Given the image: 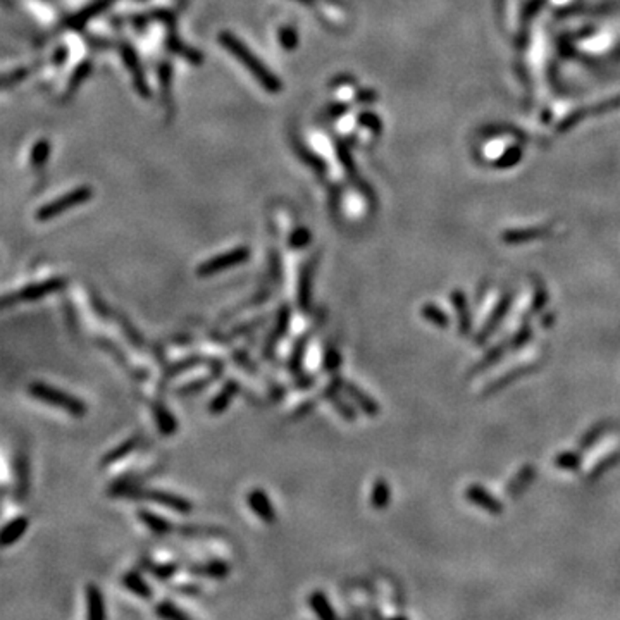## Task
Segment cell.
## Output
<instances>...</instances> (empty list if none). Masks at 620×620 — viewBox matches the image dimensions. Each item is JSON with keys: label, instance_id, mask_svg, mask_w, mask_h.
Here are the masks:
<instances>
[{"label": "cell", "instance_id": "49", "mask_svg": "<svg viewBox=\"0 0 620 620\" xmlns=\"http://www.w3.org/2000/svg\"><path fill=\"white\" fill-rule=\"evenodd\" d=\"M47 154H49V145H47L45 141H42V143L36 145L35 154H33V162H35V164H40V162L45 161Z\"/></svg>", "mask_w": 620, "mask_h": 620}, {"label": "cell", "instance_id": "28", "mask_svg": "<svg viewBox=\"0 0 620 620\" xmlns=\"http://www.w3.org/2000/svg\"><path fill=\"white\" fill-rule=\"evenodd\" d=\"M509 305H510L509 299H503L502 302L496 303L495 309L489 312V315H488V319H486V321H484V324L481 326L479 336H477V343L484 342L486 338H489V336L493 335V331H495V329L498 328L500 322H502V319L505 317L507 310H509Z\"/></svg>", "mask_w": 620, "mask_h": 620}, {"label": "cell", "instance_id": "36", "mask_svg": "<svg viewBox=\"0 0 620 620\" xmlns=\"http://www.w3.org/2000/svg\"><path fill=\"white\" fill-rule=\"evenodd\" d=\"M420 314H422V317L426 319V321L433 322L434 326H440V328H447L450 324L447 312L441 310L440 307L433 305V303H426V305L422 307V310H420Z\"/></svg>", "mask_w": 620, "mask_h": 620}, {"label": "cell", "instance_id": "46", "mask_svg": "<svg viewBox=\"0 0 620 620\" xmlns=\"http://www.w3.org/2000/svg\"><path fill=\"white\" fill-rule=\"evenodd\" d=\"M315 408V402L314 400H303L299 407L293 411V419H302V417H307L309 413L314 412Z\"/></svg>", "mask_w": 620, "mask_h": 620}, {"label": "cell", "instance_id": "6", "mask_svg": "<svg viewBox=\"0 0 620 620\" xmlns=\"http://www.w3.org/2000/svg\"><path fill=\"white\" fill-rule=\"evenodd\" d=\"M90 198H92V190H90V188L81 186L78 188V190H72L69 191V193L63 195L61 198H57V200H52L50 204L43 205L42 209L36 212V219L45 223V221H50L52 217L61 216V214H64L66 210L72 209V207L85 204V202H88Z\"/></svg>", "mask_w": 620, "mask_h": 620}, {"label": "cell", "instance_id": "39", "mask_svg": "<svg viewBox=\"0 0 620 620\" xmlns=\"http://www.w3.org/2000/svg\"><path fill=\"white\" fill-rule=\"evenodd\" d=\"M579 463H581V455L575 452L558 453L557 459H555V466L565 470H575L579 467Z\"/></svg>", "mask_w": 620, "mask_h": 620}, {"label": "cell", "instance_id": "26", "mask_svg": "<svg viewBox=\"0 0 620 620\" xmlns=\"http://www.w3.org/2000/svg\"><path fill=\"white\" fill-rule=\"evenodd\" d=\"M14 472H16V495L19 502L26 498L30 491V460L24 453H19L14 462Z\"/></svg>", "mask_w": 620, "mask_h": 620}, {"label": "cell", "instance_id": "14", "mask_svg": "<svg viewBox=\"0 0 620 620\" xmlns=\"http://www.w3.org/2000/svg\"><path fill=\"white\" fill-rule=\"evenodd\" d=\"M148 407H150L152 415H154L155 424H157L159 434L166 438L174 436L177 433L180 424H177L173 412L168 408V405L162 404L161 400H148Z\"/></svg>", "mask_w": 620, "mask_h": 620}, {"label": "cell", "instance_id": "25", "mask_svg": "<svg viewBox=\"0 0 620 620\" xmlns=\"http://www.w3.org/2000/svg\"><path fill=\"white\" fill-rule=\"evenodd\" d=\"M121 582H122V586L129 591V593L135 594V596H138V598H141V600L148 601L154 598V589H152V586L145 581L143 575H141L138 571H129V572H126V574H122Z\"/></svg>", "mask_w": 620, "mask_h": 620}, {"label": "cell", "instance_id": "40", "mask_svg": "<svg viewBox=\"0 0 620 620\" xmlns=\"http://www.w3.org/2000/svg\"><path fill=\"white\" fill-rule=\"evenodd\" d=\"M525 369H527V367H525V364L516 365V367H512V369H507V371L503 372V374L500 376L498 379H495V381H491V383H489V391L496 390V388H502L503 384H507V383H509V381L517 379L518 376L524 374Z\"/></svg>", "mask_w": 620, "mask_h": 620}, {"label": "cell", "instance_id": "34", "mask_svg": "<svg viewBox=\"0 0 620 620\" xmlns=\"http://www.w3.org/2000/svg\"><path fill=\"white\" fill-rule=\"evenodd\" d=\"M231 360H233L235 364L238 365V367L243 369V371H245L246 374L259 376V372H260L259 365H257V362L253 360L252 357H250L248 351H246V350H241V348H235V350L231 351Z\"/></svg>", "mask_w": 620, "mask_h": 620}, {"label": "cell", "instance_id": "47", "mask_svg": "<svg viewBox=\"0 0 620 620\" xmlns=\"http://www.w3.org/2000/svg\"><path fill=\"white\" fill-rule=\"evenodd\" d=\"M603 433H605V427L603 426L593 427V429H591L587 434H585V438H582V440H581V448H589L591 445H593L594 441H596L598 438H600Z\"/></svg>", "mask_w": 620, "mask_h": 620}, {"label": "cell", "instance_id": "41", "mask_svg": "<svg viewBox=\"0 0 620 620\" xmlns=\"http://www.w3.org/2000/svg\"><path fill=\"white\" fill-rule=\"evenodd\" d=\"M288 241L292 248L295 250L305 248V246L310 243V231L305 230V228H299V230L293 231V235L289 237Z\"/></svg>", "mask_w": 620, "mask_h": 620}, {"label": "cell", "instance_id": "15", "mask_svg": "<svg viewBox=\"0 0 620 620\" xmlns=\"http://www.w3.org/2000/svg\"><path fill=\"white\" fill-rule=\"evenodd\" d=\"M322 398H324L329 405H333V408H335L336 413H338L343 420H347V422H353V420H357V412H355L353 405L348 404V402L344 400V393L335 383H333V381L324 388V390H322Z\"/></svg>", "mask_w": 620, "mask_h": 620}, {"label": "cell", "instance_id": "5", "mask_svg": "<svg viewBox=\"0 0 620 620\" xmlns=\"http://www.w3.org/2000/svg\"><path fill=\"white\" fill-rule=\"evenodd\" d=\"M289 326H292V307L289 303L283 302L281 305L276 310V321L274 326L271 328V331L267 333L266 340L262 344V357L266 360H273L276 357V350H278L279 343L285 340V336L288 335Z\"/></svg>", "mask_w": 620, "mask_h": 620}, {"label": "cell", "instance_id": "16", "mask_svg": "<svg viewBox=\"0 0 620 620\" xmlns=\"http://www.w3.org/2000/svg\"><path fill=\"white\" fill-rule=\"evenodd\" d=\"M312 338V331H305L293 342L292 350H289L288 358H286V367L293 376H299L303 372V364H305V353L309 348Z\"/></svg>", "mask_w": 620, "mask_h": 620}, {"label": "cell", "instance_id": "33", "mask_svg": "<svg viewBox=\"0 0 620 620\" xmlns=\"http://www.w3.org/2000/svg\"><path fill=\"white\" fill-rule=\"evenodd\" d=\"M619 456H620V450H608L607 455L603 453L601 459L591 462L589 469H587V477H589V479H596V477L601 476L608 467H612L615 462H617Z\"/></svg>", "mask_w": 620, "mask_h": 620}, {"label": "cell", "instance_id": "31", "mask_svg": "<svg viewBox=\"0 0 620 620\" xmlns=\"http://www.w3.org/2000/svg\"><path fill=\"white\" fill-rule=\"evenodd\" d=\"M371 507H374L376 510H383L390 505L391 502V488L388 484V481L384 479H376L371 489Z\"/></svg>", "mask_w": 620, "mask_h": 620}, {"label": "cell", "instance_id": "51", "mask_svg": "<svg viewBox=\"0 0 620 620\" xmlns=\"http://www.w3.org/2000/svg\"><path fill=\"white\" fill-rule=\"evenodd\" d=\"M271 395H273L276 402H281V398L285 397V388H283V384L271 383Z\"/></svg>", "mask_w": 620, "mask_h": 620}, {"label": "cell", "instance_id": "30", "mask_svg": "<svg viewBox=\"0 0 620 620\" xmlns=\"http://www.w3.org/2000/svg\"><path fill=\"white\" fill-rule=\"evenodd\" d=\"M143 569H147L152 575H154L157 581L166 582V581H171L174 575L180 572L181 565L176 564V562H162V564H155V562H143L141 565Z\"/></svg>", "mask_w": 620, "mask_h": 620}, {"label": "cell", "instance_id": "22", "mask_svg": "<svg viewBox=\"0 0 620 620\" xmlns=\"http://www.w3.org/2000/svg\"><path fill=\"white\" fill-rule=\"evenodd\" d=\"M136 518L145 525V527L148 529V531L154 532V534H157V536L169 534V532H173V529H174L173 522L169 520V518L159 516V514L152 512V510H148V509L138 510Z\"/></svg>", "mask_w": 620, "mask_h": 620}, {"label": "cell", "instance_id": "2", "mask_svg": "<svg viewBox=\"0 0 620 620\" xmlns=\"http://www.w3.org/2000/svg\"><path fill=\"white\" fill-rule=\"evenodd\" d=\"M28 395L33 397L35 400L42 402V404L50 405L54 408H61V411H64L74 419H83L88 412V407L81 398L74 397V395L67 393L64 390H59L56 386H50L43 381H33V383L28 384Z\"/></svg>", "mask_w": 620, "mask_h": 620}, {"label": "cell", "instance_id": "24", "mask_svg": "<svg viewBox=\"0 0 620 620\" xmlns=\"http://www.w3.org/2000/svg\"><path fill=\"white\" fill-rule=\"evenodd\" d=\"M138 445H140V436H136V434L135 436L128 438V440L121 441L118 447L109 450L102 459H100V467L105 469V467H111L114 466V463L121 462V460L128 459V456L138 448Z\"/></svg>", "mask_w": 620, "mask_h": 620}, {"label": "cell", "instance_id": "42", "mask_svg": "<svg viewBox=\"0 0 620 620\" xmlns=\"http://www.w3.org/2000/svg\"><path fill=\"white\" fill-rule=\"evenodd\" d=\"M90 302H92V309L95 310V314L99 315L100 319H104V321H109V319L114 315V312L109 310V307L102 302V299H100L99 295H95V293L90 295Z\"/></svg>", "mask_w": 620, "mask_h": 620}, {"label": "cell", "instance_id": "1", "mask_svg": "<svg viewBox=\"0 0 620 620\" xmlns=\"http://www.w3.org/2000/svg\"><path fill=\"white\" fill-rule=\"evenodd\" d=\"M109 493L114 495L116 498H129L140 500V502H152L155 505L168 507L173 512L180 516H190L193 512V503L184 496L176 495V493L164 491V489H147L138 488L136 481L132 477H121L109 488Z\"/></svg>", "mask_w": 620, "mask_h": 620}, {"label": "cell", "instance_id": "45", "mask_svg": "<svg viewBox=\"0 0 620 620\" xmlns=\"http://www.w3.org/2000/svg\"><path fill=\"white\" fill-rule=\"evenodd\" d=\"M295 378L296 379H295V384H293V386H295L299 391L310 390L312 386H315V381H317V378H315L314 374H309V372H302V374L295 376Z\"/></svg>", "mask_w": 620, "mask_h": 620}, {"label": "cell", "instance_id": "27", "mask_svg": "<svg viewBox=\"0 0 620 620\" xmlns=\"http://www.w3.org/2000/svg\"><path fill=\"white\" fill-rule=\"evenodd\" d=\"M307 603H309V608L315 617H319L322 620H331V619L338 617L335 607H333V603L329 601V598L326 596L324 591H321V589L312 591L309 600H307Z\"/></svg>", "mask_w": 620, "mask_h": 620}, {"label": "cell", "instance_id": "8", "mask_svg": "<svg viewBox=\"0 0 620 620\" xmlns=\"http://www.w3.org/2000/svg\"><path fill=\"white\" fill-rule=\"evenodd\" d=\"M66 288V279L64 278H49L45 281H36L30 283V285L23 286L16 295L17 302H36V300H42L45 296L54 295L57 292H63Z\"/></svg>", "mask_w": 620, "mask_h": 620}, {"label": "cell", "instance_id": "12", "mask_svg": "<svg viewBox=\"0 0 620 620\" xmlns=\"http://www.w3.org/2000/svg\"><path fill=\"white\" fill-rule=\"evenodd\" d=\"M95 344L100 348V350H104L105 353L111 355V357L114 358V360L118 362V364L121 365V367L125 369V371L128 372V374L132 376V378L135 379V381L148 379V371H147V369H145V367H133L132 362L128 360V357H126L125 351H122L121 348L118 347V344L112 342V340L100 336V338L95 340Z\"/></svg>", "mask_w": 620, "mask_h": 620}, {"label": "cell", "instance_id": "10", "mask_svg": "<svg viewBox=\"0 0 620 620\" xmlns=\"http://www.w3.org/2000/svg\"><path fill=\"white\" fill-rule=\"evenodd\" d=\"M315 259L310 257L300 269L299 283H296V307L302 314H309L312 307V281H314Z\"/></svg>", "mask_w": 620, "mask_h": 620}, {"label": "cell", "instance_id": "38", "mask_svg": "<svg viewBox=\"0 0 620 620\" xmlns=\"http://www.w3.org/2000/svg\"><path fill=\"white\" fill-rule=\"evenodd\" d=\"M532 477H534V470H532V467H522L520 470H518V474L516 477H514L512 479V482H510L509 484V493H514V495H517V493H520L522 491V488H525V486L529 484V482H531V479Z\"/></svg>", "mask_w": 620, "mask_h": 620}, {"label": "cell", "instance_id": "21", "mask_svg": "<svg viewBox=\"0 0 620 620\" xmlns=\"http://www.w3.org/2000/svg\"><path fill=\"white\" fill-rule=\"evenodd\" d=\"M267 321H269V314L257 315V317H252V319H248V321L240 322V324L235 326V328H231L230 331L224 333V335H221L219 333V335H216V340L217 342L228 343V342H233V340L243 338V336L252 335L253 331H257L259 328L266 326Z\"/></svg>", "mask_w": 620, "mask_h": 620}, {"label": "cell", "instance_id": "11", "mask_svg": "<svg viewBox=\"0 0 620 620\" xmlns=\"http://www.w3.org/2000/svg\"><path fill=\"white\" fill-rule=\"evenodd\" d=\"M209 367H210L209 376H202V378L190 381V383L181 384L180 388H176V390H174V395H176V397H190V395H197V393H200V391H204L205 388H209L214 381L223 378L224 362L221 360V358L212 357Z\"/></svg>", "mask_w": 620, "mask_h": 620}, {"label": "cell", "instance_id": "13", "mask_svg": "<svg viewBox=\"0 0 620 620\" xmlns=\"http://www.w3.org/2000/svg\"><path fill=\"white\" fill-rule=\"evenodd\" d=\"M240 390L241 384L238 379L230 378L224 381V383L221 384V390L214 395L212 400H210L209 405H207V411H209L210 415H221V413L226 412L228 407L231 405V402L235 400V397L240 393Z\"/></svg>", "mask_w": 620, "mask_h": 620}, {"label": "cell", "instance_id": "18", "mask_svg": "<svg viewBox=\"0 0 620 620\" xmlns=\"http://www.w3.org/2000/svg\"><path fill=\"white\" fill-rule=\"evenodd\" d=\"M28 527H30V518L24 516H16L7 520L0 531V546L9 548V546L16 545L28 531Z\"/></svg>", "mask_w": 620, "mask_h": 620}, {"label": "cell", "instance_id": "37", "mask_svg": "<svg viewBox=\"0 0 620 620\" xmlns=\"http://www.w3.org/2000/svg\"><path fill=\"white\" fill-rule=\"evenodd\" d=\"M322 367L329 374H336V371L342 367V353L335 347H331V344L326 347L324 355H322Z\"/></svg>", "mask_w": 620, "mask_h": 620}, {"label": "cell", "instance_id": "23", "mask_svg": "<svg viewBox=\"0 0 620 620\" xmlns=\"http://www.w3.org/2000/svg\"><path fill=\"white\" fill-rule=\"evenodd\" d=\"M86 619L88 620H104L105 619V601L102 589L97 585H86Z\"/></svg>", "mask_w": 620, "mask_h": 620}, {"label": "cell", "instance_id": "35", "mask_svg": "<svg viewBox=\"0 0 620 620\" xmlns=\"http://www.w3.org/2000/svg\"><path fill=\"white\" fill-rule=\"evenodd\" d=\"M452 302H453V307H455V310L459 312V315H460L459 317L460 331L467 333V329L470 328V315H469V310H467L466 296H463V293L455 292L452 295Z\"/></svg>", "mask_w": 620, "mask_h": 620}, {"label": "cell", "instance_id": "43", "mask_svg": "<svg viewBox=\"0 0 620 620\" xmlns=\"http://www.w3.org/2000/svg\"><path fill=\"white\" fill-rule=\"evenodd\" d=\"M63 309H64V314H66V321H67L69 329H71L72 333H78V317H76V310H74V307H72L71 300H67V299L63 300Z\"/></svg>", "mask_w": 620, "mask_h": 620}, {"label": "cell", "instance_id": "50", "mask_svg": "<svg viewBox=\"0 0 620 620\" xmlns=\"http://www.w3.org/2000/svg\"><path fill=\"white\" fill-rule=\"evenodd\" d=\"M281 36H283V45H285L286 49H293V47L296 45V36L292 30H285Z\"/></svg>", "mask_w": 620, "mask_h": 620}, {"label": "cell", "instance_id": "9", "mask_svg": "<svg viewBox=\"0 0 620 620\" xmlns=\"http://www.w3.org/2000/svg\"><path fill=\"white\" fill-rule=\"evenodd\" d=\"M246 505L252 510V514L259 520L266 522V524H274L278 520V514L271 502L269 495L266 493V489L262 488H253L246 493Z\"/></svg>", "mask_w": 620, "mask_h": 620}, {"label": "cell", "instance_id": "20", "mask_svg": "<svg viewBox=\"0 0 620 620\" xmlns=\"http://www.w3.org/2000/svg\"><path fill=\"white\" fill-rule=\"evenodd\" d=\"M210 360H212V357H205V355L193 353V355H188V357L181 358V360L174 362V364H168L164 367V372H162L161 383H164V381H169V379H174L176 376L183 374V372L190 371V369L198 367V365H209Z\"/></svg>", "mask_w": 620, "mask_h": 620}, {"label": "cell", "instance_id": "32", "mask_svg": "<svg viewBox=\"0 0 620 620\" xmlns=\"http://www.w3.org/2000/svg\"><path fill=\"white\" fill-rule=\"evenodd\" d=\"M154 614L157 615L159 619H164V620H188L190 619V614H186L184 610H181V608L171 600L157 601L154 607Z\"/></svg>", "mask_w": 620, "mask_h": 620}, {"label": "cell", "instance_id": "3", "mask_svg": "<svg viewBox=\"0 0 620 620\" xmlns=\"http://www.w3.org/2000/svg\"><path fill=\"white\" fill-rule=\"evenodd\" d=\"M219 42L223 43V47L228 50V52L233 54V56L240 61L243 66L248 69L253 76H255L257 81H259L260 85L267 90V92L276 93L281 90V83H279V79L276 78L273 72L264 66V64L260 63V61L257 59V57L253 56V54L250 52L245 45H243L237 36L228 33V31H224V33L219 35Z\"/></svg>", "mask_w": 620, "mask_h": 620}, {"label": "cell", "instance_id": "19", "mask_svg": "<svg viewBox=\"0 0 620 620\" xmlns=\"http://www.w3.org/2000/svg\"><path fill=\"white\" fill-rule=\"evenodd\" d=\"M466 498L469 500V502H472L474 505L484 509L486 512L493 514V516H498V514H502L503 510L502 502H500L498 498H495L488 489L481 488V486L477 484L469 486V488L466 489Z\"/></svg>", "mask_w": 620, "mask_h": 620}, {"label": "cell", "instance_id": "44", "mask_svg": "<svg viewBox=\"0 0 620 620\" xmlns=\"http://www.w3.org/2000/svg\"><path fill=\"white\" fill-rule=\"evenodd\" d=\"M529 340H531V328H529V324H524L522 326L520 331H517V335L514 336L512 342H510V344H512V350L522 348L525 343L529 342Z\"/></svg>", "mask_w": 620, "mask_h": 620}, {"label": "cell", "instance_id": "48", "mask_svg": "<svg viewBox=\"0 0 620 620\" xmlns=\"http://www.w3.org/2000/svg\"><path fill=\"white\" fill-rule=\"evenodd\" d=\"M174 591H177V594H184V596H198L202 587L197 585H180L174 587Z\"/></svg>", "mask_w": 620, "mask_h": 620}, {"label": "cell", "instance_id": "29", "mask_svg": "<svg viewBox=\"0 0 620 620\" xmlns=\"http://www.w3.org/2000/svg\"><path fill=\"white\" fill-rule=\"evenodd\" d=\"M114 321L118 322V326L121 328L122 335L126 336V340H128L129 344H132L135 350L143 351L145 348H147V343H145L143 335H141V333L135 328V324L129 321L128 315L121 314V312H114Z\"/></svg>", "mask_w": 620, "mask_h": 620}, {"label": "cell", "instance_id": "7", "mask_svg": "<svg viewBox=\"0 0 620 620\" xmlns=\"http://www.w3.org/2000/svg\"><path fill=\"white\" fill-rule=\"evenodd\" d=\"M331 381L340 388V390L343 391L344 395H347L348 398H350L351 402H353L355 405H357L358 408H360L362 412L365 413V415L367 417L378 415L379 413L378 402H376L372 397H369V395L365 393L360 386H357V384L351 383L350 379L343 378V376H338V374H333Z\"/></svg>", "mask_w": 620, "mask_h": 620}, {"label": "cell", "instance_id": "17", "mask_svg": "<svg viewBox=\"0 0 620 620\" xmlns=\"http://www.w3.org/2000/svg\"><path fill=\"white\" fill-rule=\"evenodd\" d=\"M188 572L195 575H205V578L210 579H216V581H221V579H226L230 575L231 567L226 560L223 558H210V560L204 562V564H190L188 565Z\"/></svg>", "mask_w": 620, "mask_h": 620}, {"label": "cell", "instance_id": "4", "mask_svg": "<svg viewBox=\"0 0 620 620\" xmlns=\"http://www.w3.org/2000/svg\"><path fill=\"white\" fill-rule=\"evenodd\" d=\"M248 259L250 248H246V246H237V248L230 250V252L219 253V255L212 257V259L204 260L197 267V276L198 278H210V276H216L223 273V271L231 269V267L241 266Z\"/></svg>", "mask_w": 620, "mask_h": 620}]
</instances>
